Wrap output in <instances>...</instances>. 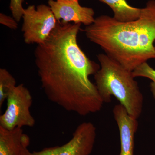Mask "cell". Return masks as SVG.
Returning a JSON list of instances; mask_svg holds the SVG:
<instances>
[{"instance_id":"cell-10","label":"cell","mask_w":155,"mask_h":155,"mask_svg":"<svg viewBox=\"0 0 155 155\" xmlns=\"http://www.w3.org/2000/svg\"><path fill=\"white\" fill-rule=\"evenodd\" d=\"M105 3L112 9L113 17L120 22H128L138 19L141 14L142 8H134L128 5L126 0H99Z\"/></svg>"},{"instance_id":"cell-3","label":"cell","mask_w":155,"mask_h":155,"mask_svg":"<svg viewBox=\"0 0 155 155\" xmlns=\"http://www.w3.org/2000/svg\"><path fill=\"white\" fill-rule=\"evenodd\" d=\"M100 68L94 75L95 85L104 103L114 97L131 117L137 119L143 110V97L132 71L106 54L97 55Z\"/></svg>"},{"instance_id":"cell-14","label":"cell","mask_w":155,"mask_h":155,"mask_svg":"<svg viewBox=\"0 0 155 155\" xmlns=\"http://www.w3.org/2000/svg\"><path fill=\"white\" fill-rule=\"evenodd\" d=\"M13 17L7 16L5 14L1 13L0 14V23L2 25L7 26L13 30L18 28V23Z\"/></svg>"},{"instance_id":"cell-11","label":"cell","mask_w":155,"mask_h":155,"mask_svg":"<svg viewBox=\"0 0 155 155\" xmlns=\"http://www.w3.org/2000/svg\"><path fill=\"white\" fill-rule=\"evenodd\" d=\"M16 85V81L5 69H0V108L7 100L10 91Z\"/></svg>"},{"instance_id":"cell-15","label":"cell","mask_w":155,"mask_h":155,"mask_svg":"<svg viewBox=\"0 0 155 155\" xmlns=\"http://www.w3.org/2000/svg\"><path fill=\"white\" fill-rule=\"evenodd\" d=\"M56 1H60V2H76V1H79V0H56Z\"/></svg>"},{"instance_id":"cell-2","label":"cell","mask_w":155,"mask_h":155,"mask_svg":"<svg viewBox=\"0 0 155 155\" xmlns=\"http://www.w3.org/2000/svg\"><path fill=\"white\" fill-rule=\"evenodd\" d=\"M91 41L123 67L133 71L155 59V0H149L138 19L120 22L101 15L83 30Z\"/></svg>"},{"instance_id":"cell-5","label":"cell","mask_w":155,"mask_h":155,"mask_svg":"<svg viewBox=\"0 0 155 155\" xmlns=\"http://www.w3.org/2000/svg\"><path fill=\"white\" fill-rule=\"evenodd\" d=\"M22 31L27 44L43 43L55 28L58 21L49 6L30 5L23 11Z\"/></svg>"},{"instance_id":"cell-13","label":"cell","mask_w":155,"mask_h":155,"mask_svg":"<svg viewBox=\"0 0 155 155\" xmlns=\"http://www.w3.org/2000/svg\"><path fill=\"white\" fill-rule=\"evenodd\" d=\"M24 0H11L10 8L12 16L17 22L21 20L23 16L24 8L22 3Z\"/></svg>"},{"instance_id":"cell-6","label":"cell","mask_w":155,"mask_h":155,"mask_svg":"<svg viewBox=\"0 0 155 155\" xmlns=\"http://www.w3.org/2000/svg\"><path fill=\"white\" fill-rule=\"evenodd\" d=\"M96 136L94 125L91 122H84L78 126L72 138L65 144L32 152L26 147L21 155H89L93 150Z\"/></svg>"},{"instance_id":"cell-8","label":"cell","mask_w":155,"mask_h":155,"mask_svg":"<svg viewBox=\"0 0 155 155\" xmlns=\"http://www.w3.org/2000/svg\"><path fill=\"white\" fill-rule=\"evenodd\" d=\"M120 134L121 150L119 155H134V139L137 131V119L128 114L122 105H116L113 110Z\"/></svg>"},{"instance_id":"cell-1","label":"cell","mask_w":155,"mask_h":155,"mask_svg":"<svg viewBox=\"0 0 155 155\" xmlns=\"http://www.w3.org/2000/svg\"><path fill=\"white\" fill-rule=\"evenodd\" d=\"M81 25L58 21L48 38L37 45L34 56L47 97L65 110L84 116L101 110L104 103L89 78L100 66L78 44Z\"/></svg>"},{"instance_id":"cell-9","label":"cell","mask_w":155,"mask_h":155,"mask_svg":"<svg viewBox=\"0 0 155 155\" xmlns=\"http://www.w3.org/2000/svg\"><path fill=\"white\" fill-rule=\"evenodd\" d=\"M30 143V137L22 128L9 130L0 126V155H21Z\"/></svg>"},{"instance_id":"cell-7","label":"cell","mask_w":155,"mask_h":155,"mask_svg":"<svg viewBox=\"0 0 155 155\" xmlns=\"http://www.w3.org/2000/svg\"><path fill=\"white\" fill-rule=\"evenodd\" d=\"M48 4L57 21L62 23L73 22L75 24L80 23L87 26L94 22L93 9L81 6L78 1L65 2L48 0Z\"/></svg>"},{"instance_id":"cell-12","label":"cell","mask_w":155,"mask_h":155,"mask_svg":"<svg viewBox=\"0 0 155 155\" xmlns=\"http://www.w3.org/2000/svg\"><path fill=\"white\" fill-rule=\"evenodd\" d=\"M134 78H146L152 80L150 84L151 92L155 99V69L150 67L147 62L140 65L132 72Z\"/></svg>"},{"instance_id":"cell-4","label":"cell","mask_w":155,"mask_h":155,"mask_svg":"<svg viewBox=\"0 0 155 155\" xmlns=\"http://www.w3.org/2000/svg\"><path fill=\"white\" fill-rule=\"evenodd\" d=\"M7 100V109L0 116V126L11 130L16 127L34 126L35 119L30 110L33 101L32 96L23 84L15 87L9 93Z\"/></svg>"}]
</instances>
